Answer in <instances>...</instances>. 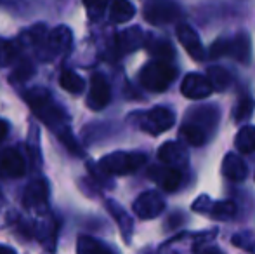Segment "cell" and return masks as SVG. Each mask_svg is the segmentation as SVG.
<instances>
[{
    "label": "cell",
    "mask_w": 255,
    "mask_h": 254,
    "mask_svg": "<svg viewBox=\"0 0 255 254\" xmlns=\"http://www.w3.org/2000/svg\"><path fill=\"white\" fill-rule=\"evenodd\" d=\"M59 85L64 91L71 92V94H82L85 87V82L80 75H77L73 70H64L59 75Z\"/></svg>",
    "instance_id": "obj_24"
},
{
    "label": "cell",
    "mask_w": 255,
    "mask_h": 254,
    "mask_svg": "<svg viewBox=\"0 0 255 254\" xmlns=\"http://www.w3.org/2000/svg\"><path fill=\"white\" fill-rule=\"evenodd\" d=\"M177 38L182 44V47L188 51V54L196 61H203L205 59V49L202 45L198 33L193 30L189 24H179L177 26Z\"/></svg>",
    "instance_id": "obj_13"
},
{
    "label": "cell",
    "mask_w": 255,
    "mask_h": 254,
    "mask_svg": "<svg viewBox=\"0 0 255 254\" xmlns=\"http://www.w3.org/2000/svg\"><path fill=\"white\" fill-rule=\"evenodd\" d=\"M26 173V160L17 148L0 150V178L16 180Z\"/></svg>",
    "instance_id": "obj_5"
},
{
    "label": "cell",
    "mask_w": 255,
    "mask_h": 254,
    "mask_svg": "<svg viewBox=\"0 0 255 254\" xmlns=\"http://www.w3.org/2000/svg\"><path fill=\"white\" fill-rule=\"evenodd\" d=\"M226 49H228V40L221 38V40H217L214 45H212L210 56L212 58H221V56H226Z\"/></svg>",
    "instance_id": "obj_32"
},
{
    "label": "cell",
    "mask_w": 255,
    "mask_h": 254,
    "mask_svg": "<svg viewBox=\"0 0 255 254\" xmlns=\"http://www.w3.org/2000/svg\"><path fill=\"white\" fill-rule=\"evenodd\" d=\"M226 54L235 58L240 63H249L250 54H252V47H250V38L247 33L236 35L233 40H228V49Z\"/></svg>",
    "instance_id": "obj_16"
},
{
    "label": "cell",
    "mask_w": 255,
    "mask_h": 254,
    "mask_svg": "<svg viewBox=\"0 0 255 254\" xmlns=\"http://www.w3.org/2000/svg\"><path fill=\"white\" fill-rule=\"evenodd\" d=\"M0 254H16V251L7 248V246H0Z\"/></svg>",
    "instance_id": "obj_35"
},
{
    "label": "cell",
    "mask_w": 255,
    "mask_h": 254,
    "mask_svg": "<svg viewBox=\"0 0 255 254\" xmlns=\"http://www.w3.org/2000/svg\"><path fill=\"white\" fill-rule=\"evenodd\" d=\"M181 136L184 138V141L191 146H202L208 139L207 129L203 126H200L198 122H195V120H189V122L182 124Z\"/></svg>",
    "instance_id": "obj_19"
},
{
    "label": "cell",
    "mask_w": 255,
    "mask_h": 254,
    "mask_svg": "<svg viewBox=\"0 0 255 254\" xmlns=\"http://www.w3.org/2000/svg\"><path fill=\"white\" fill-rule=\"evenodd\" d=\"M181 91H182V94L189 99H205L212 94L214 87H212L207 75L189 73V75H186L184 80H182Z\"/></svg>",
    "instance_id": "obj_11"
},
{
    "label": "cell",
    "mask_w": 255,
    "mask_h": 254,
    "mask_svg": "<svg viewBox=\"0 0 255 254\" xmlns=\"http://www.w3.org/2000/svg\"><path fill=\"white\" fill-rule=\"evenodd\" d=\"M252 112H254V101L250 98H243V99H240L235 108V119L238 120V122L240 120H245L252 115Z\"/></svg>",
    "instance_id": "obj_30"
},
{
    "label": "cell",
    "mask_w": 255,
    "mask_h": 254,
    "mask_svg": "<svg viewBox=\"0 0 255 254\" xmlns=\"http://www.w3.org/2000/svg\"><path fill=\"white\" fill-rule=\"evenodd\" d=\"M77 254H115L101 241L89 235H80L77 241Z\"/></svg>",
    "instance_id": "obj_20"
},
{
    "label": "cell",
    "mask_w": 255,
    "mask_h": 254,
    "mask_svg": "<svg viewBox=\"0 0 255 254\" xmlns=\"http://www.w3.org/2000/svg\"><path fill=\"white\" fill-rule=\"evenodd\" d=\"M132 209L141 220H153L165 211V200L158 192H144L135 199Z\"/></svg>",
    "instance_id": "obj_8"
},
{
    "label": "cell",
    "mask_w": 255,
    "mask_h": 254,
    "mask_svg": "<svg viewBox=\"0 0 255 254\" xmlns=\"http://www.w3.org/2000/svg\"><path fill=\"white\" fill-rule=\"evenodd\" d=\"M235 145L240 153H252L255 152V127L245 126L238 131L235 138Z\"/></svg>",
    "instance_id": "obj_23"
},
{
    "label": "cell",
    "mask_w": 255,
    "mask_h": 254,
    "mask_svg": "<svg viewBox=\"0 0 255 254\" xmlns=\"http://www.w3.org/2000/svg\"><path fill=\"white\" fill-rule=\"evenodd\" d=\"M7 132H9V124H7V120L0 119V143L7 138Z\"/></svg>",
    "instance_id": "obj_33"
},
{
    "label": "cell",
    "mask_w": 255,
    "mask_h": 254,
    "mask_svg": "<svg viewBox=\"0 0 255 254\" xmlns=\"http://www.w3.org/2000/svg\"><path fill=\"white\" fill-rule=\"evenodd\" d=\"M135 7L128 0H113L110 7V19L113 23H127L134 17Z\"/></svg>",
    "instance_id": "obj_21"
},
{
    "label": "cell",
    "mask_w": 255,
    "mask_h": 254,
    "mask_svg": "<svg viewBox=\"0 0 255 254\" xmlns=\"http://www.w3.org/2000/svg\"><path fill=\"white\" fill-rule=\"evenodd\" d=\"M222 173L231 181H243L249 174V169H247V164L242 157L236 153H228L224 157V162H222Z\"/></svg>",
    "instance_id": "obj_15"
},
{
    "label": "cell",
    "mask_w": 255,
    "mask_h": 254,
    "mask_svg": "<svg viewBox=\"0 0 255 254\" xmlns=\"http://www.w3.org/2000/svg\"><path fill=\"white\" fill-rule=\"evenodd\" d=\"M106 207H108V211L111 213V216L115 218V221L118 223L122 235H124V239L127 241V244H128V242H130V239H132V220H130V216H128V214L125 213L124 207H122L120 204L115 202V200H108Z\"/></svg>",
    "instance_id": "obj_17"
},
{
    "label": "cell",
    "mask_w": 255,
    "mask_h": 254,
    "mask_svg": "<svg viewBox=\"0 0 255 254\" xmlns=\"http://www.w3.org/2000/svg\"><path fill=\"white\" fill-rule=\"evenodd\" d=\"M110 99H111V89L108 80L101 73H94L91 78V89H89V96H87L89 108L99 112V110L106 108Z\"/></svg>",
    "instance_id": "obj_10"
},
{
    "label": "cell",
    "mask_w": 255,
    "mask_h": 254,
    "mask_svg": "<svg viewBox=\"0 0 255 254\" xmlns=\"http://www.w3.org/2000/svg\"><path fill=\"white\" fill-rule=\"evenodd\" d=\"M236 213V206L231 202V200H222V202H210L208 206L207 214H210L212 218L219 221H224V220H231Z\"/></svg>",
    "instance_id": "obj_25"
},
{
    "label": "cell",
    "mask_w": 255,
    "mask_h": 254,
    "mask_svg": "<svg viewBox=\"0 0 255 254\" xmlns=\"http://www.w3.org/2000/svg\"><path fill=\"white\" fill-rule=\"evenodd\" d=\"M71 44H73V33L68 26H56L52 31H49L47 40H45V47L42 52V58L51 59L54 56L66 54L70 51Z\"/></svg>",
    "instance_id": "obj_4"
},
{
    "label": "cell",
    "mask_w": 255,
    "mask_h": 254,
    "mask_svg": "<svg viewBox=\"0 0 255 254\" xmlns=\"http://www.w3.org/2000/svg\"><path fill=\"white\" fill-rule=\"evenodd\" d=\"M24 99L28 101V106L31 108V112H33L49 129H52L57 136L70 131V126H68V113L54 101V98L45 89H42V87L31 89V91H28L26 94H24Z\"/></svg>",
    "instance_id": "obj_1"
},
{
    "label": "cell",
    "mask_w": 255,
    "mask_h": 254,
    "mask_svg": "<svg viewBox=\"0 0 255 254\" xmlns=\"http://www.w3.org/2000/svg\"><path fill=\"white\" fill-rule=\"evenodd\" d=\"M148 176L149 180H153L154 183L160 185L163 190L167 192H174L177 190V187L181 185V171L175 169V167H170V166H153L149 167L148 171Z\"/></svg>",
    "instance_id": "obj_12"
},
{
    "label": "cell",
    "mask_w": 255,
    "mask_h": 254,
    "mask_svg": "<svg viewBox=\"0 0 255 254\" xmlns=\"http://www.w3.org/2000/svg\"><path fill=\"white\" fill-rule=\"evenodd\" d=\"M231 241L236 248L255 254V234H252V232H240V234L233 235Z\"/></svg>",
    "instance_id": "obj_28"
},
{
    "label": "cell",
    "mask_w": 255,
    "mask_h": 254,
    "mask_svg": "<svg viewBox=\"0 0 255 254\" xmlns=\"http://www.w3.org/2000/svg\"><path fill=\"white\" fill-rule=\"evenodd\" d=\"M108 2H110V0H84L85 7H87L89 14H91L92 17L101 16V14L104 12V9H106Z\"/></svg>",
    "instance_id": "obj_31"
},
{
    "label": "cell",
    "mask_w": 255,
    "mask_h": 254,
    "mask_svg": "<svg viewBox=\"0 0 255 254\" xmlns=\"http://www.w3.org/2000/svg\"><path fill=\"white\" fill-rule=\"evenodd\" d=\"M146 162V155L141 152H113L99 160V169L110 176H125L141 169Z\"/></svg>",
    "instance_id": "obj_2"
},
{
    "label": "cell",
    "mask_w": 255,
    "mask_h": 254,
    "mask_svg": "<svg viewBox=\"0 0 255 254\" xmlns=\"http://www.w3.org/2000/svg\"><path fill=\"white\" fill-rule=\"evenodd\" d=\"M174 113L165 106H156V108L149 110L142 115L141 119V127L142 131H146L148 134H161V132L168 131L174 126Z\"/></svg>",
    "instance_id": "obj_6"
},
{
    "label": "cell",
    "mask_w": 255,
    "mask_h": 254,
    "mask_svg": "<svg viewBox=\"0 0 255 254\" xmlns=\"http://www.w3.org/2000/svg\"><path fill=\"white\" fill-rule=\"evenodd\" d=\"M158 159L165 164V166L175 167L181 171V167H184L188 164V152L182 145L175 141H168L165 145L160 146L158 150Z\"/></svg>",
    "instance_id": "obj_14"
},
{
    "label": "cell",
    "mask_w": 255,
    "mask_h": 254,
    "mask_svg": "<svg viewBox=\"0 0 255 254\" xmlns=\"http://www.w3.org/2000/svg\"><path fill=\"white\" fill-rule=\"evenodd\" d=\"M202 254H222L221 249H217V248H205Z\"/></svg>",
    "instance_id": "obj_34"
},
{
    "label": "cell",
    "mask_w": 255,
    "mask_h": 254,
    "mask_svg": "<svg viewBox=\"0 0 255 254\" xmlns=\"http://www.w3.org/2000/svg\"><path fill=\"white\" fill-rule=\"evenodd\" d=\"M142 40H144V35H142L141 28L134 26L128 28V30L122 31L117 37V45L120 49V52H130L135 51L142 45Z\"/></svg>",
    "instance_id": "obj_18"
},
{
    "label": "cell",
    "mask_w": 255,
    "mask_h": 254,
    "mask_svg": "<svg viewBox=\"0 0 255 254\" xmlns=\"http://www.w3.org/2000/svg\"><path fill=\"white\" fill-rule=\"evenodd\" d=\"M33 71H35V68H33V64H31V61L21 59V61L16 64V68H14L10 78H12V82H26L28 78H31Z\"/></svg>",
    "instance_id": "obj_29"
},
{
    "label": "cell",
    "mask_w": 255,
    "mask_h": 254,
    "mask_svg": "<svg viewBox=\"0 0 255 254\" xmlns=\"http://www.w3.org/2000/svg\"><path fill=\"white\" fill-rule=\"evenodd\" d=\"M49 199V183L45 178H35L30 181L23 193V204L30 211H40L47 206Z\"/></svg>",
    "instance_id": "obj_9"
},
{
    "label": "cell",
    "mask_w": 255,
    "mask_h": 254,
    "mask_svg": "<svg viewBox=\"0 0 255 254\" xmlns=\"http://www.w3.org/2000/svg\"><path fill=\"white\" fill-rule=\"evenodd\" d=\"M207 77H208V80H210L214 91H219V92L226 91L233 82L231 73L222 66H210L207 71Z\"/></svg>",
    "instance_id": "obj_22"
},
{
    "label": "cell",
    "mask_w": 255,
    "mask_h": 254,
    "mask_svg": "<svg viewBox=\"0 0 255 254\" xmlns=\"http://www.w3.org/2000/svg\"><path fill=\"white\" fill-rule=\"evenodd\" d=\"M0 200H2V193H0Z\"/></svg>",
    "instance_id": "obj_36"
},
{
    "label": "cell",
    "mask_w": 255,
    "mask_h": 254,
    "mask_svg": "<svg viewBox=\"0 0 255 254\" xmlns=\"http://www.w3.org/2000/svg\"><path fill=\"white\" fill-rule=\"evenodd\" d=\"M144 17H146V21L151 24L174 23L175 19L181 17V9H179L174 2H168V0H156V2H151L146 5Z\"/></svg>",
    "instance_id": "obj_7"
},
{
    "label": "cell",
    "mask_w": 255,
    "mask_h": 254,
    "mask_svg": "<svg viewBox=\"0 0 255 254\" xmlns=\"http://www.w3.org/2000/svg\"><path fill=\"white\" fill-rule=\"evenodd\" d=\"M17 56H19V44L0 38V68L9 66L10 63L16 61Z\"/></svg>",
    "instance_id": "obj_26"
},
{
    "label": "cell",
    "mask_w": 255,
    "mask_h": 254,
    "mask_svg": "<svg viewBox=\"0 0 255 254\" xmlns=\"http://www.w3.org/2000/svg\"><path fill=\"white\" fill-rule=\"evenodd\" d=\"M148 51L160 61H168L174 56V49L165 40H151L148 44Z\"/></svg>",
    "instance_id": "obj_27"
},
{
    "label": "cell",
    "mask_w": 255,
    "mask_h": 254,
    "mask_svg": "<svg viewBox=\"0 0 255 254\" xmlns=\"http://www.w3.org/2000/svg\"><path fill=\"white\" fill-rule=\"evenodd\" d=\"M177 77V70L167 61H151L148 63L139 73V80H141L142 87L148 91L161 92L172 84Z\"/></svg>",
    "instance_id": "obj_3"
}]
</instances>
